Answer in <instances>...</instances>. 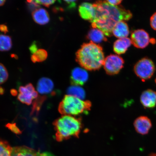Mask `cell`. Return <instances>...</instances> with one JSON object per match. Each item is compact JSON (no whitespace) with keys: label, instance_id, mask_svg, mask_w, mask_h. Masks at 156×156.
Here are the masks:
<instances>
[{"label":"cell","instance_id":"6da1fadb","mask_svg":"<svg viewBox=\"0 0 156 156\" xmlns=\"http://www.w3.org/2000/svg\"><path fill=\"white\" fill-rule=\"evenodd\" d=\"M95 9V16L91 21L93 28L102 31L105 36L112 35L113 28L120 21L129 20L132 17L130 11L121 6L112 5L107 1H98L93 4Z\"/></svg>","mask_w":156,"mask_h":156},{"label":"cell","instance_id":"7a4b0ae2","mask_svg":"<svg viewBox=\"0 0 156 156\" xmlns=\"http://www.w3.org/2000/svg\"><path fill=\"white\" fill-rule=\"evenodd\" d=\"M76 59L84 69L95 71L103 65L105 58L102 47L90 42L81 46L76 53Z\"/></svg>","mask_w":156,"mask_h":156},{"label":"cell","instance_id":"3957f363","mask_svg":"<svg viewBox=\"0 0 156 156\" xmlns=\"http://www.w3.org/2000/svg\"><path fill=\"white\" fill-rule=\"evenodd\" d=\"M53 125L56 132L55 139L58 142L72 137L78 138L83 128L81 118L68 115H63L57 119Z\"/></svg>","mask_w":156,"mask_h":156},{"label":"cell","instance_id":"277c9868","mask_svg":"<svg viewBox=\"0 0 156 156\" xmlns=\"http://www.w3.org/2000/svg\"><path fill=\"white\" fill-rule=\"evenodd\" d=\"M90 101H83L73 95H65L58 107V112L63 115L75 116L87 114L90 110Z\"/></svg>","mask_w":156,"mask_h":156},{"label":"cell","instance_id":"5b68a950","mask_svg":"<svg viewBox=\"0 0 156 156\" xmlns=\"http://www.w3.org/2000/svg\"><path fill=\"white\" fill-rule=\"evenodd\" d=\"M134 73L142 81H145L153 76L155 71L154 64L147 58H141L134 66Z\"/></svg>","mask_w":156,"mask_h":156},{"label":"cell","instance_id":"8992f818","mask_svg":"<svg viewBox=\"0 0 156 156\" xmlns=\"http://www.w3.org/2000/svg\"><path fill=\"white\" fill-rule=\"evenodd\" d=\"M124 60L120 56L112 54L105 58L103 66L107 74L114 75L118 74L123 67Z\"/></svg>","mask_w":156,"mask_h":156},{"label":"cell","instance_id":"52a82bcc","mask_svg":"<svg viewBox=\"0 0 156 156\" xmlns=\"http://www.w3.org/2000/svg\"><path fill=\"white\" fill-rule=\"evenodd\" d=\"M17 99L23 104L30 105L32 104L33 101L38 97L37 91L31 83L20 87Z\"/></svg>","mask_w":156,"mask_h":156},{"label":"cell","instance_id":"ba28073f","mask_svg":"<svg viewBox=\"0 0 156 156\" xmlns=\"http://www.w3.org/2000/svg\"><path fill=\"white\" fill-rule=\"evenodd\" d=\"M132 43L138 48H144L149 45L150 42L149 34L144 29H137L133 31L131 35Z\"/></svg>","mask_w":156,"mask_h":156},{"label":"cell","instance_id":"9c48e42d","mask_svg":"<svg viewBox=\"0 0 156 156\" xmlns=\"http://www.w3.org/2000/svg\"><path fill=\"white\" fill-rule=\"evenodd\" d=\"M11 156H55L49 152H41L26 146L12 148Z\"/></svg>","mask_w":156,"mask_h":156},{"label":"cell","instance_id":"30bf717a","mask_svg":"<svg viewBox=\"0 0 156 156\" xmlns=\"http://www.w3.org/2000/svg\"><path fill=\"white\" fill-rule=\"evenodd\" d=\"M134 126L138 133L144 135L149 133L152 124L151 119L148 117L142 116L138 117L134 121Z\"/></svg>","mask_w":156,"mask_h":156},{"label":"cell","instance_id":"8fae6325","mask_svg":"<svg viewBox=\"0 0 156 156\" xmlns=\"http://www.w3.org/2000/svg\"><path fill=\"white\" fill-rule=\"evenodd\" d=\"M88 78V73L84 68L76 67L72 71L71 81L73 85H83L87 82Z\"/></svg>","mask_w":156,"mask_h":156},{"label":"cell","instance_id":"7c38bea8","mask_svg":"<svg viewBox=\"0 0 156 156\" xmlns=\"http://www.w3.org/2000/svg\"><path fill=\"white\" fill-rule=\"evenodd\" d=\"M54 87V83L51 80L43 77L39 80L37 89L38 93L40 94L53 95L55 94Z\"/></svg>","mask_w":156,"mask_h":156},{"label":"cell","instance_id":"4fadbf2b","mask_svg":"<svg viewBox=\"0 0 156 156\" xmlns=\"http://www.w3.org/2000/svg\"><path fill=\"white\" fill-rule=\"evenodd\" d=\"M140 102L145 108H153L156 106V91L153 90H146L140 96Z\"/></svg>","mask_w":156,"mask_h":156},{"label":"cell","instance_id":"5bb4252c","mask_svg":"<svg viewBox=\"0 0 156 156\" xmlns=\"http://www.w3.org/2000/svg\"><path fill=\"white\" fill-rule=\"evenodd\" d=\"M79 14L82 18L91 21L95 16V9L92 4L87 2L82 3L79 6Z\"/></svg>","mask_w":156,"mask_h":156},{"label":"cell","instance_id":"9a60e30c","mask_svg":"<svg viewBox=\"0 0 156 156\" xmlns=\"http://www.w3.org/2000/svg\"><path fill=\"white\" fill-rule=\"evenodd\" d=\"M32 16L34 21L37 24L44 25L50 21L49 15L45 9L40 8L33 12Z\"/></svg>","mask_w":156,"mask_h":156},{"label":"cell","instance_id":"2e32d148","mask_svg":"<svg viewBox=\"0 0 156 156\" xmlns=\"http://www.w3.org/2000/svg\"><path fill=\"white\" fill-rule=\"evenodd\" d=\"M131 40L127 37L119 38L115 42L113 48L115 52L118 55L123 54L131 46Z\"/></svg>","mask_w":156,"mask_h":156},{"label":"cell","instance_id":"e0dca14e","mask_svg":"<svg viewBox=\"0 0 156 156\" xmlns=\"http://www.w3.org/2000/svg\"><path fill=\"white\" fill-rule=\"evenodd\" d=\"M112 34L119 38L127 37L129 34V28L128 24L125 21H119L115 25Z\"/></svg>","mask_w":156,"mask_h":156},{"label":"cell","instance_id":"ac0fdd59","mask_svg":"<svg viewBox=\"0 0 156 156\" xmlns=\"http://www.w3.org/2000/svg\"><path fill=\"white\" fill-rule=\"evenodd\" d=\"M87 38L91 42L96 44L107 41L104 33L99 29L95 28H93L89 31Z\"/></svg>","mask_w":156,"mask_h":156},{"label":"cell","instance_id":"d6986e66","mask_svg":"<svg viewBox=\"0 0 156 156\" xmlns=\"http://www.w3.org/2000/svg\"><path fill=\"white\" fill-rule=\"evenodd\" d=\"M12 47V41L10 37L0 35V51H8Z\"/></svg>","mask_w":156,"mask_h":156},{"label":"cell","instance_id":"ffe728a7","mask_svg":"<svg viewBox=\"0 0 156 156\" xmlns=\"http://www.w3.org/2000/svg\"><path fill=\"white\" fill-rule=\"evenodd\" d=\"M48 53L46 50L40 49L31 56V59L34 63L42 62L45 61L47 58Z\"/></svg>","mask_w":156,"mask_h":156},{"label":"cell","instance_id":"44dd1931","mask_svg":"<svg viewBox=\"0 0 156 156\" xmlns=\"http://www.w3.org/2000/svg\"><path fill=\"white\" fill-rule=\"evenodd\" d=\"M68 95H73L83 99L85 97V92L83 89L78 86L74 85L69 88L67 90Z\"/></svg>","mask_w":156,"mask_h":156},{"label":"cell","instance_id":"7402d4cb","mask_svg":"<svg viewBox=\"0 0 156 156\" xmlns=\"http://www.w3.org/2000/svg\"><path fill=\"white\" fill-rule=\"evenodd\" d=\"M12 150L8 142L0 139V156H11Z\"/></svg>","mask_w":156,"mask_h":156},{"label":"cell","instance_id":"603a6c76","mask_svg":"<svg viewBox=\"0 0 156 156\" xmlns=\"http://www.w3.org/2000/svg\"><path fill=\"white\" fill-rule=\"evenodd\" d=\"M9 78V73L5 66L0 63V85L7 81Z\"/></svg>","mask_w":156,"mask_h":156},{"label":"cell","instance_id":"cb8c5ba5","mask_svg":"<svg viewBox=\"0 0 156 156\" xmlns=\"http://www.w3.org/2000/svg\"><path fill=\"white\" fill-rule=\"evenodd\" d=\"M38 5H42L47 7H49L50 5L53 4L55 2V1H35Z\"/></svg>","mask_w":156,"mask_h":156},{"label":"cell","instance_id":"d4e9b609","mask_svg":"<svg viewBox=\"0 0 156 156\" xmlns=\"http://www.w3.org/2000/svg\"><path fill=\"white\" fill-rule=\"evenodd\" d=\"M28 4L29 9L31 10H33L34 11L35 10L37 9L40 7V5L37 3L36 1H27Z\"/></svg>","mask_w":156,"mask_h":156},{"label":"cell","instance_id":"484cf974","mask_svg":"<svg viewBox=\"0 0 156 156\" xmlns=\"http://www.w3.org/2000/svg\"><path fill=\"white\" fill-rule=\"evenodd\" d=\"M150 24L152 29L156 30V12L152 15L150 19Z\"/></svg>","mask_w":156,"mask_h":156},{"label":"cell","instance_id":"4316f807","mask_svg":"<svg viewBox=\"0 0 156 156\" xmlns=\"http://www.w3.org/2000/svg\"><path fill=\"white\" fill-rule=\"evenodd\" d=\"M7 127L10 129L15 133L18 134L20 133V130L18 128L15 126V124H9L7 125Z\"/></svg>","mask_w":156,"mask_h":156},{"label":"cell","instance_id":"83f0119b","mask_svg":"<svg viewBox=\"0 0 156 156\" xmlns=\"http://www.w3.org/2000/svg\"><path fill=\"white\" fill-rule=\"evenodd\" d=\"M76 1H65L64 2L67 4L68 7L69 9L75 8L76 5Z\"/></svg>","mask_w":156,"mask_h":156},{"label":"cell","instance_id":"f1b7e54d","mask_svg":"<svg viewBox=\"0 0 156 156\" xmlns=\"http://www.w3.org/2000/svg\"><path fill=\"white\" fill-rule=\"evenodd\" d=\"M38 50V46L35 42L33 43L29 48V50L32 54L35 53Z\"/></svg>","mask_w":156,"mask_h":156},{"label":"cell","instance_id":"f546056e","mask_svg":"<svg viewBox=\"0 0 156 156\" xmlns=\"http://www.w3.org/2000/svg\"><path fill=\"white\" fill-rule=\"evenodd\" d=\"M110 5L114 6H117L119 5L122 2L120 0H115V1H106Z\"/></svg>","mask_w":156,"mask_h":156},{"label":"cell","instance_id":"4dcf8cb0","mask_svg":"<svg viewBox=\"0 0 156 156\" xmlns=\"http://www.w3.org/2000/svg\"><path fill=\"white\" fill-rule=\"evenodd\" d=\"M0 31L5 34L9 32L8 29L6 25L4 24L0 25Z\"/></svg>","mask_w":156,"mask_h":156},{"label":"cell","instance_id":"1f68e13d","mask_svg":"<svg viewBox=\"0 0 156 156\" xmlns=\"http://www.w3.org/2000/svg\"><path fill=\"white\" fill-rule=\"evenodd\" d=\"M5 2V1H4V0H3V1H0V6H2L4 5Z\"/></svg>","mask_w":156,"mask_h":156},{"label":"cell","instance_id":"d6a6232c","mask_svg":"<svg viewBox=\"0 0 156 156\" xmlns=\"http://www.w3.org/2000/svg\"><path fill=\"white\" fill-rule=\"evenodd\" d=\"M3 89L2 88L0 87V94H1V93L3 94Z\"/></svg>","mask_w":156,"mask_h":156},{"label":"cell","instance_id":"836d02e7","mask_svg":"<svg viewBox=\"0 0 156 156\" xmlns=\"http://www.w3.org/2000/svg\"><path fill=\"white\" fill-rule=\"evenodd\" d=\"M150 156H156V154H151Z\"/></svg>","mask_w":156,"mask_h":156},{"label":"cell","instance_id":"e575fe53","mask_svg":"<svg viewBox=\"0 0 156 156\" xmlns=\"http://www.w3.org/2000/svg\"><path fill=\"white\" fill-rule=\"evenodd\" d=\"M155 83H156V79H155Z\"/></svg>","mask_w":156,"mask_h":156}]
</instances>
